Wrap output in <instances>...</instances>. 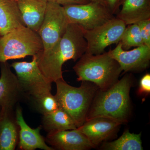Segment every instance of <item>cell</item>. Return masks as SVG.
Returning a JSON list of instances; mask_svg holds the SVG:
<instances>
[{"instance_id":"cell-7","label":"cell","mask_w":150,"mask_h":150,"mask_svg":"<svg viewBox=\"0 0 150 150\" xmlns=\"http://www.w3.org/2000/svg\"><path fill=\"white\" fill-rule=\"evenodd\" d=\"M126 27L123 22L114 17L93 29H84L87 42L86 53L93 55L104 53L108 46L120 42Z\"/></svg>"},{"instance_id":"cell-19","label":"cell","mask_w":150,"mask_h":150,"mask_svg":"<svg viewBox=\"0 0 150 150\" xmlns=\"http://www.w3.org/2000/svg\"><path fill=\"white\" fill-rule=\"evenodd\" d=\"M42 123V127L48 133L77 128L70 115L61 108L54 112L43 115Z\"/></svg>"},{"instance_id":"cell-12","label":"cell","mask_w":150,"mask_h":150,"mask_svg":"<svg viewBox=\"0 0 150 150\" xmlns=\"http://www.w3.org/2000/svg\"><path fill=\"white\" fill-rule=\"evenodd\" d=\"M45 140L54 150H86L95 147L77 128L48 133Z\"/></svg>"},{"instance_id":"cell-26","label":"cell","mask_w":150,"mask_h":150,"mask_svg":"<svg viewBox=\"0 0 150 150\" xmlns=\"http://www.w3.org/2000/svg\"><path fill=\"white\" fill-rule=\"evenodd\" d=\"M48 1L59 4L62 6L70 4H85L90 1V0H48Z\"/></svg>"},{"instance_id":"cell-13","label":"cell","mask_w":150,"mask_h":150,"mask_svg":"<svg viewBox=\"0 0 150 150\" xmlns=\"http://www.w3.org/2000/svg\"><path fill=\"white\" fill-rule=\"evenodd\" d=\"M17 123L19 127V149L34 150L40 149L44 150H54L52 147L46 144V140L40 134L42 126L32 129L26 123L23 115L22 109L18 104L15 110Z\"/></svg>"},{"instance_id":"cell-27","label":"cell","mask_w":150,"mask_h":150,"mask_svg":"<svg viewBox=\"0 0 150 150\" xmlns=\"http://www.w3.org/2000/svg\"><path fill=\"white\" fill-rule=\"evenodd\" d=\"M13 1H16L17 0H13Z\"/></svg>"},{"instance_id":"cell-2","label":"cell","mask_w":150,"mask_h":150,"mask_svg":"<svg viewBox=\"0 0 150 150\" xmlns=\"http://www.w3.org/2000/svg\"><path fill=\"white\" fill-rule=\"evenodd\" d=\"M132 84L131 76L126 74L107 89H98L86 120L101 116L121 124L127 122L131 110L130 92Z\"/></svg>"},{"instance_id":"cell-3","label":"cell","mask_w":150,"mask_h":150,"mask_svg":"<svg viewBox=\"0 0 150 150\" xmlns=\"http://www.w3.org/2000/svg\"><path fill=\"white\" fill-rule=\"evenodd\" d=\"M79 81H88L100 90L110 88L122 73L120 65L108 52L98 55L85 53L73 67Z\"/></svg>"},{"instance_id":"cell-20","label":"cell","mask_w":150,"mask_h":150,"mask_svg":"<svg viewBox=\"0 0 150 150\" xmlns=\"http://www.w3.org/2000/svg\"><path fill=\"white\" fill-rule=\"evenodd\" d=\"M141 136V133L139 134L131 133L127 130L117 139L105 142L102 148L107 150H142Z\"/></svg>"},{"instance_id":"cell-16","label":"cell","mask_w":150,"mask_h":150,"mask_svg":"<svg viewBox=\"0 0 150 150\" xmlns=\"http://www.w3.org/2000/svg\"><path fill=\"white\" fill-rule=\"evenodd\" d=\"M25 26L38 32L45 16L48 0H17Z\"/></svg>"},{"instance_id":"cell-4","label":"cell","mask_w":150,"mask_h":150,"mask_svg":"<svg viewBox=\"0 0 150 150\" xmlns=\"http://www.w3.org/2000/svg\"><path fill=\"white\" fill-rule=\"evenodd\" d=\"M55 83V96L60 108L70 115L77 128L82 126L86 121L98 87L90 82L82 81L80 86L76 87L68 84L64 79Z\"/></svg>"},{"instance_id":"cell-28","label":"cell","mask_w":150,"mask_h":150,"mask_svg":"<svg viewBox=\"0 0 150 150\" xmlns=\"http://www.w3.org/2000/svg\"><path fill=\"white\" fill-rule=\"evenodd\" d=\"M0 110H1V108H0Z\"/></svg>"},{"instance_id":"cell-23","label":"cell","mask_w":150,"mask_h":150,"mask_svg":"<svg viewBox=\"0 0 150 150\" xmlns=\"http://www.w3.org/2000/svg\"><path fill=\"white\" fill-rule=\"evenodd\" d=\"M139 28L144 45L150 47V18L137 23Z\"/></svg>"},{"instance_id":"cell-21","label":"cell","mask_w":150,"mask_h":150,"mask_svg":"<svg viewBox=\"0 0 150 150\" xmlns=\"http://www.w3.org/2000/svg\"><path fill=\"white\" fill-rule=\"evenodd\" d=\"M27 99L34 109L43 115L54 112L60 108L57 98L51 94V91L30 97Z\"/></svg>"},{"instance_id":"cell-5","label":"cell","mask_w":150,"mask_h":150,"mask_svg":"<svg viewBox=\"0 0 150 150\" xmlns=\"http://www.w3.org/2000/svg\"><path fill=\"white\" fill-rule=\"evenodd\" d=\"M43 50L38 32L22 26L0 37V64L36 55Z\"/></svg>"},{"instance_id":"cell-18","label":"cell","mask_w":150,"mask_h":150,"mask_svg":"<svg viewBox=\"0 0 150 150\" xmlns=\"http://www.w3.org/2000/svg\"><path fill=\"white\" fill-rule=\"evenodd\" d=\"M25 26L16 1L0 0V37Z\"/></svg>"},{"instance_id":"cell-10","label":"cell","mask_w":150,"mask_h":150,"mask_svg":"<svg viewBox=\"0 0 150 150\" xmlns=\"http://www.w3.org/2000/svg\"><path fill=\"white\" fill-rule=\"evenodd\" d=\"M108 52L111 58L117 61L124 73L139 72L149 67L150 47L146 45L128 51L123 50L119 42L114 49Z\"/></svg>"},{"instance_id":"cell-6","label":"cell","mask_w":150,"mask_h":150,"mask_svg":"<svg viewBox=\"0 0 150 150\" xmlns=\"http://www.w3.org/2000/svg\"><path fill=\"white\" fill-rule=\"evenodd\" d=\"M11 67L15 71L20 88L25 98L51 91L52 83L38 67L36 55L33 56L31 62H15Z\"/></svg>"},{"instance_id":"cell-22","label":"cell","mask_w":150,"mask_h":150,"mask_svg":"<svg viewBox=\"0 0 150 150\" xmlns=\"http://www.w3.org/2000/svg\"><path fill=\"white\" fill-rule=\"evenodd\" d=\"M129 25L126 27L119 42L124 50L144 45L138 25L133 24Z\"/></svg>"},{"instance_id":"cell-11","label":"cell","mask_w":150,"mask_h":150,"mask_svg":"<svg viewBox=\"0 0 150 150\" xmlns=\"http://www.w3.org/2000/svg\"><path fill=\"white\" fill-rule=\"evenodd\" d=\"M121 125L110 118L98 116L86 120L77 129L96 147L114 136Z\"/></svg>"},{"instance_id":"cell-9","label":"cell","mask_w":150,"mask_h":150,"mask_svg":"<svg viewBox=\"0 0 150 150\" xmlns=\"http://www.w3.org/2000/svg\"><path fill=\"white\" fill-rule=\"evenodd\" d=\"M69 23L63 6L48 1L43 22L38 32L43 43V51L49 50L60 40Z\"/></svg>"},{"instance_id":"cell-17","label":"cell","mask_w":150,"mask_h":150,"mask_svg":"<svg viewBox=\"0 0 150 150\" xmlns=\"http://www.w3.org/2000/svg\"><path fill=\"white\" fill-rule=\"evenodd\" d=\"M116 17L127 25L150 18V0H122Z\"/></svg>"},{"instance_id":"cell-1","label":"cell","mask_w":150,"mask_h":150,"mask_svg":"<svg viewBox=\"0 0 150 150\" xmlns=\"http://www.w3.org/2000/svg\"><path fill=\"white\" fill-rule=\"evenodd\" d=\"M86 49L84 29L70 23L64 35L52 48L36 55L38 64L43 75L52 83L63 79L62 67L65 62L77 61Z\"/></svg>"},{"instance_id":"cell-14","label":"cell","mask_w":150,"mask_h":150,"mask_svg":"<svg viewBox=\"0 0 150 150\" xmlns=\"http://www.w3.org/2000/svg\"><path fill=\"white\" fill-rule=\"evenodd\" d=\"M0 67V108H14L23 97L17 78L7 62L1 63Z\"/></svg>"},{"instance_id":"cell-25","label":"cell","mask_w":150,"mask_h":150,"mask_svg":"<svg viewBox=\"0 0 150 150\" xmlns=\"http://www.w3.org/2000/svg\"><path fill=\"white\" fill-rule=\"evenodd\" d=\"M150 93V74L147 73L144 75L140 81L138 90L139 95H148Z\"/></svg>"},{"instance_id":"cell-8","label":"cell","mask_w":150,"mask_h":150,"mask_svg":"<svg viewBox=\"0 0 150 150\" xmlns=\"http://www.w3.org/2000/svg\"><path fill=\"white\" fill-rule=\"evenodd\" d=\"M63 7L69 23L78 25L86 30L98 27L115 17L106 8L92 1Z\"/></svg>"},{"instance_id":"cell-15","label":"cell","mask_w":150,"mask_h":150,"mask_svg":"<svg viewBox=\"0 0 150 150\" xmlns=\"http://www.w3.org/2000/svg\"><path fill=\"white\" fill-rule=\"evenodd\" d=\"M19 127L14 108L0 110V150L15 149L18 142Z\"/></svg>"},{"instance_id":"cell-24","label":"cell","mask_w":150,"mask_h":150,"mask_svg":"<svg viewBox=\"0 0 150 150\" xmlns=\"http://www.w3.org/2000/svg\"><path fill=\"white\" fill-rule=\"evenodd\" d=\"M100 4L108 10L112 14L118 13L122 0H90Z\"/></svg>"}]
</instances>
